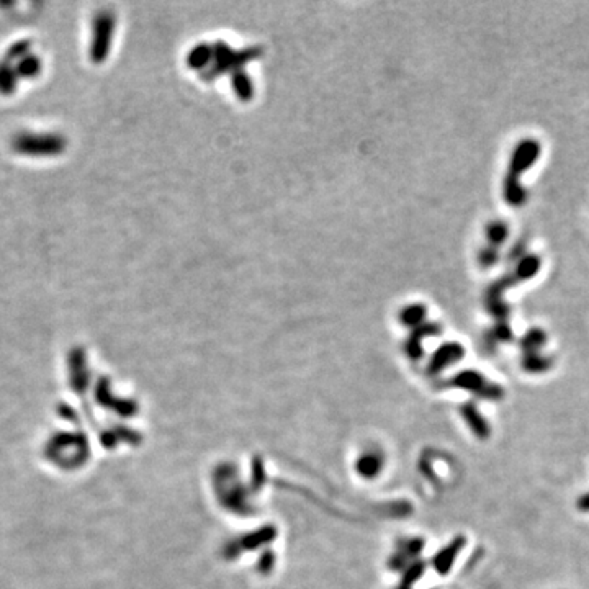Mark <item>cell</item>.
Returning <instances> with one entry per match:
<instances>
[{
    "instance_id": "6da1fadb",
    "label": "cell",
    "mask_w": 589,
    "mask_h": 589,
    "mask_svg": "<svg viewBox=\"0 0 589 589\" xmlns=\"http://www.w3.org/2000/svg\"><path fill=\"white\" fill-rule=\"evenodd\" d=\"M213 488L219 504L226 511L237 516H249L254 512V507L248 501L249 488L243 485L232 464H219L215 468Z\"/></svg>"
},
{
    "instance_id": "7a4b0ae2",
    "label": "cell",
    "mask_w": 589,
    "mask_h": 589,
    "mask_svg": "<svg viewBox=\"0 0 589 589\" xmlns=\"http://www.w3.org/2000/svg\"><path fill=\"white\" fill-rule=\"evenodd\" d=\"M444 385L452 388L465 389V392L473 393L474 396L481 398V400L501 401L504 398V388L501 385L493 383V381H490L486 376H483L480 372L477 370H461Z\"/></svg>"
},
{
    "instance_id": "3957f363",
    "label": "cell",
    "mask_w": 589,
    "mask_h": 589,
    "mask_svg": "<svg viewBox=\"0 0 589 589\" xmlns=\"http://www.w3.org/2000/svg\"><path fill=\"white\" fill-rule=\"evenodd\" d=\"M275 539H277V529L274 525L267 524L264 527L244 533L241 539L228 540L223 546V557L226 560H235L243 552H252V550L262 549V546L272 544Z\"/></svg>"
},
{
    "instance_id": "277c9868",
    "label": "cell",
    "mask_w": 589,
    "mask_h": 589,
    "mask_svg": "<svg viewBox=\"0 0 589 589\" xmlns=\"http://www.w3.org/2000/svg\"><path fill=\"white\" fill-rule=\"evenodd\" d=\"M15 151L22 152V154L32 156H49L59 154L64 149V141L59 136H51V134H20L14 143Z\"/></svg>"
},
{
    "instance_id": "5b68a950",
    "label": "cell",
    "mask_w": 589,
    "mask_h": 589,
    "mask_svg": "<svg viewBox=\"0 0 589 589\" xmlns=\"http://www.w3.org/2000/svg\"><path fill=\"white\" fill-rule=\"evenodd\" d=\"M540 152H542V146L537 139L525 138L522 141H519L518 146L514 147V151H512L511 154L509 172H507V176L519 179L522 173L527 172L529 169L539 160Z\"/></svg>"
},
{
    "instance_id": "8992f818",
    "label": "cell",
    "mask_w": 589,
    "mask_h": 589,
    "mask_svg": "<svg viewBox=\"0 0 589 589\" xmlns=\"http://www.w3.org/2000/svg\"><path fill=\"white\" fill-rule=\"evenodd\" d=\"M113 27H115V20L110 12H100V15L95 19L94 23V41H92L91 58L95 62H101L108 56L110 45H112Z\"/></svg>"
},
{
    "instance_id": "52a82bcc",
    "label": "cell",
    "mask_w": 589,
    "mask_h": 589,
    "mask_svg": "<svg viewBox=\"0 0 589 589\" xmlns=\"http://www.w3.org/2000/svg\"><path fill=\"white\" fill-rule=\"evenodd\" d=\"M424 539H421V537H413V539H406L401 540L400 544H398L396 552L392 555V558H389L388 566L392 568L393 571H400V570H406L411 563L414 562V558H418L419 555H421L422 549H424Z\"/></svg>"
},
{
    "instance_id": "ba28073f",
    "label": "cell",
    "mask_w": 589,
    "mask_h": 589,
    "mask_svg": "<svg viewBox=\"0 0 589 589\" xmlns=\"http://www.w3.org/2000/svg\"><path fill=\"white\" fill-rule=\"evenodd\" d=\"M465 355V349L464 346L457 344V342H447V344L440 346L437 350H435L434 355H432L431 362H429V374L432 375H437L442 370H446L453 363L460 362L461 359H464Z\"/></svg>"
},
{
    "instance_id": "9c48e42d",
    "label": "cell",
    "mask_w": 589,
    "mask_h": 589,
    "mask_svg": "<svg viewBox=\"0 0 589 589\" xmlns=\"http://www.w3.org/2000/svg\"><path fill=\"white\" fill-rule=\"evenodd\" d=\"M460 414H461V418H464L465 424L468 426V429L472 431V434L474 435V437L480 439V440L490 439L491 426H490V422L486 421V418L480 413L477 402L474 401L464 402V405L460 406Z\"/></svg>"
},
{
    "instance_id": "30bf717a",
    "label": "cell",
    "mask_w": 589,
    "mask_h": 589,
    "mask_svg": "<svg viewBox=\"0 0 589 589\" xmlns=\"http://www.w3.org/2000/svg\"><path fill=\"white\" fill-rule=\"evenodd\" d=\"M465 545H467V539H465L464 536H457L450 544L444 546L442 550H439V552L434 555V558H432L434 570L442 576L450 573L453 563H455V558L459 557Z\"/></svg>"
},
{
    "instance_id": "8fae6325",
    "label": "cell",
    "mask_w": 589,
    "mask_h": 589,
    "mask_svg": "<svg viewBox=\"0 0 589 589\" xmlns=\"http://www.w3.org/2000/svg\"><path fill=\"white\" fill-rule=\"evenodd\" d=\"M385 459H383V453L376 450V448H372V450L363 452L362 455L359 457L357 464H355V468H357V473L362 478H367V480H372V478L378 477L381 468H383Z\"/></svg>"
},
{
    "instance_id": "7c38bea8",
    "label": "cell",
    "mask_w": 589,
    "mask_h": 589,
    "mask_svg": "<svg viewBox=\"0 0 589 589\" xmlns=\"http://www.w3.org/2000/svg\"><path fill=\"white\" fill-rule=\"evenodd\" d=\"M440 333L439 324H426V326H419L413 330V334H411L409 341L406 342L405 349L406 354L409 355L411 359H421L422 357V337L424 336H435V334Z\"/></svg>"
},
{
    "instance_id": "4fadbf2b",
    "label": "cell",
    "mask_w": 589,
    "mask_h": 589,
    "mask_svg": "<svg viewBox=\"0 0 589 589\" xmlns=\"http://www.w3.org/2000/svg\"><path fill=\"white\" fill-rule=\"evenodd\" d=\"M553 367V359L549 355H544L542 352H531V354H522L520 359V368L525 374L531 375H540L549 372Z\"/></svg>"
},
{
    "instance_id": "5bb4252c",
    "label": "cell",
    "mask_w": 589,
    "mask_h": 589,
    "mask_svg": "<svg viewBox=\"0 0 589 589\" xmlns=\"http://www.w3.org/2000/svg\"><path fill=\"white\" fill-rule=\"evenodd\" d=\"M540 267H542V259L539 256H536V254H525L524 257H520L518 261L514 274L512 275H514V278L518 282L531 280V278H533L537 274H539Z\"/></svg>"
},
{
    "instance_id": "9a60e30c",
    "label": "cell",
    "mask_w": 589,
    "mask_h": 589,
    "mask_svg": "<svg viewBox=\"0 0 589 589\" xmlns=\"http://www.w3.org/2000/svg\"><path fill=\"white\" fill-rule=\"evenodd\" d=\"M546 346V333L544 329L533 326L519 339V347L522 350V354H531V352H540L542 349Z\"/></svg>"
},
{
    "instance_id": "2e32d148",
    "label": "cell",
    "mask_w": 589,
    "mask_h": 589,
    "mask_svg": "<svg viewBox=\"0 0 589 589\" xmlns=\"http://www.w3.org/2000/svg\"><path fill=\"white\" fill-rule=\"evenodd\" d=\"M503 193L504 200L509 203L511 206H522L525 200H527V190L522 187L519 179L511 176H506V179H504Z\"/></svg>"
},
{
    "instance_id": "e0dca14e",
    "label": "cell",
    "mask_w": 589,
    "mask_h": 589,
    "mask_svg": "<svg viewBox=\"0 0 589 589\" xmlns=\"http://www.w3.org/2000/svg\"><path fill=\"white\" fill-rule=\"evenodd\" d=\"M424 571H426V563L422 560H414L405 570V575H402L400 586L396 589H413V584L422 578Z\"/></svg>"
},
{
    "instance_id": "ac0fdd59",
    "label": "cell",
    "mask_w": 589,
    "mask_h": 589,
    "mask_svg": "<svg viewBox=\"0 0 589 589\" xmlns=\"http://www.w3.org/2000/svg\"><path fill=\"white\" fill-rule=\"evenodd\" d=\"M509 236V228L506 226L504 221H491L486 226V237H488V243L493 248H499L507 241Z\"/></svg>"
},
{
    "instance_id": "d6986e66",
    "label": "cell",
    "mask_w": 589,
    "mask_h": 589,
    "mask_svg": "<svg viewBox=\"0 0 589 589\" xmlns=\"http://www.w3.org/2000/svg\"><path fill=\"white\" fill-rule=\"evenodd\" d=\"M265 485V467L264 460L261 457H254L252 460V477H251V485H249V491L251 493H257L264 488Z\"/></svg>"
},
{
    "instance_id": "ffe728a7",
    "label": "cell",
    "mask_w": 589,
    "mask_h": 589,
    "mask_svg": "<svg viewBox=\"0 0 589 589\" xmlns=\"http://www.w3.org/2000/svg\"><path fill=\"white\" fill-rule=\"evenodd\" d=\"M15 88V72L12 66H0V92L12 94Z\"/></svg>"
},
{
    "instance_id": "44dd1931",
    "label": "cell",
    "mask_w": 589,
    "mask_h": 589,
    "mask_svg": "<svg viewBox=\"0 0 589 589\" xmlns=\"http://www.w3.org/2000/svg\"><path fill=\"white\" fill-rule=\"evenodd\" d=\"M41 69V62L38 61L35 56H27L22 59V62H20V66L16 67V72L22 75H27V77H33V75H36L38 72Z\"/></svg>"
},
{
    "instance_id": "7402d4cb",
    "label": "cell",
    "mask_w": 589,
    "mask_h": 589,
    "mask_svg": "<svg viewBox=\"0 0 589 589\" xmlns=\"http://www.w3.org/2000/svg\"><path fill=\"white\" fill-rule=\"evenodd\" d=\"M424 315H426V309L422 306H411L402 311L401 321L408 326H416L418 323H421V321L424 320Z\"/></svg>"
},
{
    "instance_id": "603a6c76",
    "label": "cell",
    "mask_w": 589,
    "mask_h": 589,
    "mask_svg": "<svg viewBox=\"0 0 589 589\" xmlns=\"http://www.w3.org/2000/svg\"><path fill=\"white\" fill-rule=\"evenodd\" d=\"M499 259V251L498 248H493V245H486V248L481 249L480 256H478V261H480V264L483 267H493L496 262Z\"/></svg>"
},
{
    "instance_id": "cb8c5ba5",
    "label": "cell",
    "mask_w": 589,
    "mask_h": 589,
    "mask_svg": "<svg viewBox=\"0 0 589 589\" xmlns=\"http://www.w3.org/2000/svg\"><path fill=\"white\" fill-rule=\"evenodd\" d=\"M275 566V553L272 550H264L262 555L259 557V563H257V570L261 571L262 575H269L270 571L274 570Z\"/></svg>"
},
{
    "instance_id": "d4e9b609",
    "label": "cell",
    "mask_w": 589,
    "mask_h": 589,
    "mask_svg": "<svg viewBox=\"0 0 589 589\" xmlns=\"http://www.w3.org/2000/svg\"><path fill=\"white\" fill-rule=\"evenodd\" d=\"M208 49L206 48H198V49H193L192 51V54H190V58H189V61H190V64H192V67H200L203 62L206 61V59H208Z\"/></svg>"
},
{
    "instance_id": "484cf974",
    "label": "cell",
    "mask_w": 589,
    "mask_h": 589,
    "mask_svg": "<svg viewBox=\"0 0 589 589\" xmlns=\"http://www.w3.org/2000/svg\"><path fill=\"white\" fill-rule=\"evenodd\" d=\"M525 256V243L524 241H520L512 248V252H509V259H520V257Z\"/></svg>"
},
{
    "instance_id": "4316f807",
    "label": "cell",
    "mask_w": 589,
    "mask_h": 589,
    "mask_svg": "<svg viewBox=\"0 0 589 589\" xmlns=\"http://www.w3.org/2000/svg\"><path fill=\"white\" fill-rule=\"evenodd\" d=\"M576 507L581 512H589V491L579 496L578 501H576Z\"/></svg>"
}]
</instances>
